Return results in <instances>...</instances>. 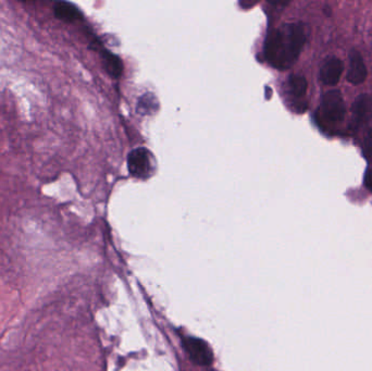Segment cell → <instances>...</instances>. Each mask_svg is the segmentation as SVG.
Listing matches in <instances>:
<instances>
[{"label":"cell","instance_id":"1","mask_svg":"<svg viewBox=\"0 0 372 371\" xmlns=\"http://www.w3.org/2000/svg\"><path fill=\"white\" fill-rule=\"evenodd\" d=\"M306 40L305 26L301 22H290L274 28L265 42L264 55L267 62L279 70L292 68Z\"/></svg>","mask_w":372,"mask_h":371},{"label":"cell","instance_id":"2","mask_svg":"<svg viewBox=\"0 0 372 371\" xmlns=\"http://www.w3.org/2000/svg\"><path fill=\"white\" fill-rule=\"evenodd\" d=\"M321 113L330 122H342L347 115V105L339 90L325 93L321 99Z\"/></svg>","mask_w":372,"mask_h":371},{"label":"cell","instance_id":"3","mask_svg":"<svg viewBox=\"0 0 372 371\" xmlns=\"http://www.w3.org/2000/svg\"><path fill=\"white\" fill-rule=\"evenodd\" d=\"M153 156L146 148L139 147L131 152L127 157L129 171L136 179H149L153 172Z\"/></svg>","mask_w":372,"mask_h":371},{"label":"cell","instance_id":"4","mask_svg":"<svg viewBox=\"0 0 372 371\" xmlns=\"http://www.w3.org/2000/svg\"><path fill=\"white\" fill-rule=\"evenodd\" d=\"M183 348L186 350L192 362L200 366H209L214 362V354L211 348L205 341L193 336H186L183 338Z\"/></svg>","mask_w":372,"mask_h":371},{"label":"cell","instance_id":"5","mask_svg":"<svg viewBox=\"0 0 372 371\" xmlns=\"http://www.w3.org/2000/svg\"><path fill=\"white\" fill-rule=\"evenodd\" d=\"M372 111V96L369 94H361L356 97L351 108V122L349 130L357 132L364 125Z\"/></svg>","mask_w":372,"mask_h":371},{"label":"cell","instance_id":"6","mask_svg":"<svg viewBox=\"0 0 372 371\" xmlns=\"http://www.w3.org/2000/svg\"><path fill=\"white\" fill-rule=\"evenodd\" d=\"M368 70L363 56L359 50H351L349 55V70L347 80L351 84L361 85L367 80Z\"/></svg>","mask_w":372,"mask_h":371},{"label":"cell","instance_id":"7","mask_svg":"<svg viewBox=\"0 0 372 371\" xmlns=\"http://www.w3.org/2000/svg\"><path fill=\"white\" fill-rule=\"evenodd\" d=\"M344 64L337 57H327L320 68V80L327 86H335L341 80Z\"/></svg>","mask_w":372,"mask_h":371},{"label":"cell","instance_id":"8","mask_svg":"<svg viewBox=\"0 0 372 371\" xmlns=\"http://www.w3.org/2000/svg\"><path fill=\"white\" fill-rule=\"evenodd\" d=\"M54 13L57 19L62 20L66 23H74L83 19L82 12L79 8L66 1H58L54 4Z\"/></svg>","mask_w":372,"mask_h":371},{"label":"cell","instance_id":"9","mask_svg":"<svg viewBox=\"0 0 372 371\" xmlns=\"http://www.w3.org/2000/svg\"><path fill=\"white\" fill-rule=\"evenodd\" d=\"M307 87L308 83L305 76L301 74H292L286 83L289 95L294 99L303 98L306 95Z\"/></svg>","mask_w":372,"mask_h":371},{"label":"cell","instance_id":"10","mask_svg":"<svg viewBox=\"0 0 372 371\" xmlns=\"http://www.w3.org/2000/svg\"><path fill=\"white\" fill-rule=\"evenodd\" d=\"M103 62L107 72L115 79H118L122 74L123 64L118 56L111 54L109 50H102Z\"/></svg>","mask_w":372,"mask_h":371},{"label":"cell","instance_id":"11","mask_svg":"<svg viewBox=\"0 0 372 371\" xmlns=\"http://www.w3.org/2000/svg\"><path fill=\"white\" fill-rule=\"evenodd\" d=\"M157 105L158 103L153 95H145L144 97H141V101H139V109L143 115H147L146 113H151L153 111V106L158 107Z\"/></svg>","mask_w":372,"mask_h":371},{"label":"cell","instance_id":"12","mask_svg":"<svg viewBox=\"0 0 372 371\" xmlns=\"http://www.w3.org/2000/svg\"><path fill=\"white\" fill-rule=\"evenodd\" d=\"M363 151L365 155L369 156L372 154V121L368 125L363 139Z\"/></svg>","mask_w":372,"mask_h":371},{"label":"cell","instance_id":"13","mask_svg":"<svg viewBox=\"0 0 372 371\" xmlns=\"http://www.w3.org/2000/svg\"><path fill=\"white\" fill-rule=\"evenodd\" d=\"M365 186H367L368 190L372 192V169L368 170L365 176Z\"/></svg>","mask_w":372,"mask_h":371}]
</instances>
